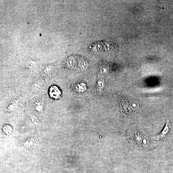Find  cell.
Returning a JSON list of instances; mask_svg holds the SVG:
<instances>
[{
  "label": "cell",
  "mask_w": 173,
  "mask_h": 173,
  "mask_svg": "<svg viewBox=\"0 0 173 173\" xmlns=\"http://www.w3.org/2000/svg\"><path fill=\"white\" fill-rule=\"evenodd\" d=\"M130 137L136 147L141 150H147L150 145V140L145 134L136 128L130 129L129 132Z\"/></svg>",
  "instance_id": "1"
},
{
  "label": "cell",
  "mask_w": 173,
  "mask_h": 173,
  "mask_svg": "<svg viewBox=\"0 0 173 173\" xmlns=\"http://www.w3.org/2000/svg\"><path fill=\"white\" fill-rule=\"evenodd\" d=\"M166 119V124L162 131L159 135L153 137V138L157 140H160L163 139L168 135L172 128L171 123L166 116L164 114Z\"/></svg>",
  "instance_id": "2"
},
{
  "label": "cell",
  "mask_w": 173,
  "mask_h": 173,
  "mask_svg": "<svg viewBox=\"0 0 173 173\" xmlns=\"http://www.w3.org/2000/svg\"><path fill=\"white\" fill-rule=\"evenodd\" d=\"M48 93L50 97L54 100H58L61 95V90L58 88L56 86H52L49 88Z\"/></svg>",
  "instance_id": "3"
},
{
  "label": "cell",
  "mask_w": 173,
  "mask_h": 173,
  "mask_svg": "<svg viewBox=\"0 0 173 173\" xmlns=\"http://www.w3.org/2000/svg\"><path fill=\"white\" fill-rule=\"evenodd\" d=\"M76 61L75 58L73 56H70L67 58L65 61V68L69 70H72L75 67Z\"/></svg>",
  "instance_id": "4"
},
{
  "label": "cell",
  "mask_w": 173,
  "mask_h": 173,
  "mask_svg": "<svg viewBox=\"0 0 173 173\" xmlns=\"http://www.w3.org/2000/svg\"><path fill=\"white\" fill-rule=\"evenodd\" d=\"M36 140L33 137L28 139L24 143V145L27 149H32L36 146Z\"/></svg>",
  "instance_id": "5"
},
{
  "label": "cell",
  "mask_w": 173,
  "mask_h": 173,
  "mask_svg": "<svg viewBox=\"0 0 173 173\" xmlns=\"http://www.w3.org/2000/svg\"><path fill=\"white\" fill-rule=\"evenodd\" d=\"M97 91V93L99 95H100L103 92V90L104 86V80L99 79L98 81Z\"/></svg>",
  "instance_id": "6"
},
{
  "label": "cell",
  "mask_w": 173,
  "mask_h": 173,
  "mask_svg": "<svg viewBox=\"0 0 173 173\" xmlns=\"http://www.w3.org/2000/svg\"><path fill=\"white\" fill-rule=\"evenodd\" d=\"M44 108L43 102L38 100L35 102L34 105V108L37 111L42 112L43 111Z\"/></svg>",
  "instance_id": "7"
},
{
  "label": "cell",
  "mask_w": 173,
  "mask_h": 173,
  "mask_svg": "<svg viewBox=\"0 0 173 173\" xmlns=\"http://www.w3.org/2000/svg\"><path fill=\"white\" fill-rule=\"evenodd\" d=\"M4 132L7 135H10L12 132V127L9 125H6L3 127Z\"/></svg>",
  "instance_id": "8"
},
{
  "label": "cell",
  "mask_w": 173,
  "mask_h": 173,
  "mask_svg": "<svg viewBox=\"0 0 173 173\" xmlns=\"http://www.w3.org/2000/svg\"><path fill=\"white\" fill-rule=\"evenodd\" d=\"M29 119L31 122L35 125H37L38 123V119L33 114H30Z\"/></svg>",
  "instance_id": "9"
},
{
  "label": "cell",
  "mask_w": 173,
  "mask_h": 173,
  "mask_svg": "<svg viewBox=\"0 0 173 173\" xmlns=\"http://www.w3.org/2000/svg\"><path fill=\"white\" fill-rule=\"evenodd\" d=\"M108 71V66L104 65L101 66L100 72L102 75L104 76L106 75Z\"/></svg>",
  "instance_id": "10"
}]
</instances>
